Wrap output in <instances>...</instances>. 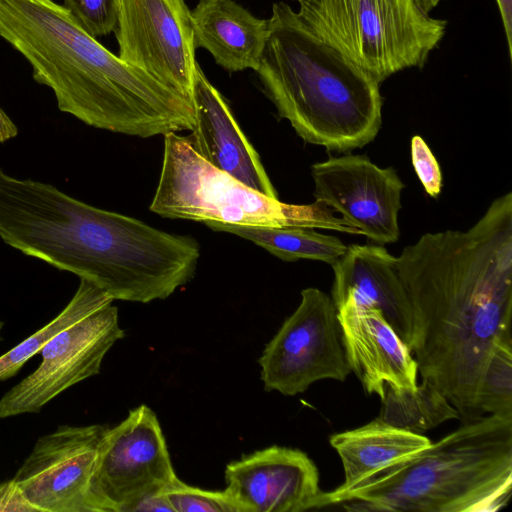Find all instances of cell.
Wrapping results in <instances>:
<instances>
[{"label": "cell", "instance_id": "10", "mask_svg": "<svg viewBox=\"0 0 512 512\" xmlns=\"http://www.w3.org/2000/svg\"><path fill=\"white\" fill-rule=\"evenodd\" d=\"M112 303L90 312L43 346L37 369L0 398V419L39 412L69 387L100 372L107 352L125 336Z\"/></svg>", "mask_w": 512, "mask_h": 512}, {"label": "cell", "instance_id": "2", "mask_svg": "<svg viewBox=\"0 0 512 512\" xmlns=\"http://www.w3.org/2000/svg\"><path fill=\"white\" fill-rule=\"evenodd\" d=\"M0 238L25 255L94 284L113 300H162L194 277L190 237L79 201L0 169Z\"/></svg>", "mask_w": 512, "mask_h": 512}, {"label": "cell", "instance_id": "23", "mask_svg": "<svg viewBox=\"0 0 512 512\" xmlns=\"http://www.w3.org/2000/svg\"><path fill=\"white\" fill-rule=\"evenodd\" d=\"M476 409L479 416H512V340L494 346L478 386Z\"/></svg>", "mask_w": 512, "mask_h": 512}, {"label": "cell", "instance_id": "32", "mask_svg": "<svg viewBox=\"0 0 512 512\" xmlns=\"http://www.w3.org/2000/svg\"><path fill=\"white\" fill-rule=\"evenodd\" d=\"M2 327H3V322L0 320V333H1Z\"/></svg>", "mask_w": 512, "mask_h": 512}, {"label": "cell", "instance_id": "17", "mask_svg": "<svg viewBox=\"0 0 512 512\" xmlns=\"http://www.w3.org/2000/svg\"><path fill=\"white\" fill-rule=\"evenodd\" d=\"M331 266L334 305L350 295L360 304L379 309L411 351L413 312L399 274L397 257L381 245L354 244L347 246L345 253Z\"/></svg>", "mask_w": 512, "mask_h": 512}, {"label": "cell", "instance_id": "6", "mask_svg": "<svg viewBox=\"0 0 512 512\" xmlns=\"http://www.w3.org/2000/svg\"><path fill=\"white\" fill-rule=\"evenodd\" d=\"M152 212L170 219L266 227L321 228L361 235L316 201L288 204L244 185L216 169L191 147L187 137L164 135V154Z\"/></svg>", "mask_w": 512, "mask_h": 512}, {"label": "cell", "instance_id": "18", "mask_svg": "<svg viewBox=\"0 0 512 512\" xmlns=\"http://www.w3.org/2000/svg\"><path fill=\"white\" fill-rule=\"evenodd\" d=\"M195 48H204L228 72L257 71L268 20L252 15L233 0H199L191 11Z\"/></svg>", "mask_w": 512, "mask_h": 512}, {"label": "cell", "instance_id": "27", "mask_svg": "<svg viewBox=\"0 0 512 512\" xmlns=\"http://www.w3.org/2000/svg\"><path fill=\"white\" fill-rule=\"evenodd\" d=\"M38 512L13 480L0 482V512Z\"/></svg>", "mask_w": 512, "mask_h": 512}, {"label": "cell", "instance_id": "8", "mask_svg": "<svg viewBox=\"0 0 512 512\" xmlns=\"http://www.w3.org/2000/svg\"><path fill=\"white\" fill-rule=\"evenodd\" d=\"M268 392H305L322 379L344 382L351 373L342 342L337 308L317 288L301 291L297 309L285 319L258 360Z\"/></svg>", "mask_w": 512, "mask_h": 512}, {"label": "cell", "instance_id": "28", "mask_svg": "<svg viewBox=\"0 0 512 512\" xmlns=\"http://www.w3.org/2000/svg\"><path fill=\"white\" fill-rule=\"evenodd\" d=\"M169 511L174 512L173 508L165 498L163 489L149 493L134 502L127 512H157Z\"/></svg>", "mask_w": 512, "mask_h": 512}, {"label": "cell", "instance_id": "14", "mask_svg": "<svg viewBox=\"0 0 512 512\" xmlns=\"http://www.w3.org/2000/svg\"><path fill=\"white\" fill-rule=\"evenodd\" d=\"M225 491L238 512L319 509L323 491L313 460L303 451L273 445L230 462Z\"/></svg>", "mask_w": 512, "mask_h": 512}, {"label": "cell", "instance_id": "21", "mask_svg": "<svg viewBox=\"0 0 512 512\" xmlns=\"http://www.w3.org/2000/svg\"><path fill=\"white\" fill-rule=\"evenodd\" d=\"M378 419L399 429L420 433L453 419L457 409L427 381L413 389L393 390L386 386Z\"/></svg>", "mask_w": 512, "mask_h": 512}, {"label": "cell", "instance_id": "29", "mask_svg": "<svg viewBox=\"0 0 512 512\" xmlns=\"http://www.w3.org/2000/svg\"><path fill=\"white\" fill-rule=\"evenodd\" d=\"M506 38L508 55L512 57V0H495Z\"/></svg>", "mask_w": 512, "mask_h": 512}, {"label": "cell", "instance_id": "12", "mask_svg": "<svg viewBox=\"0 0 512 512\" xmlns=\"http://www.w3.org/2000/svg\"><path fill=\"white\" fill-rule=\"evenodd\" d=\"M316 201L338 212L361 235L394 243L405 187L392 167L381 168L364 155L330 157L311 166Z\"/></svg>", "mask_w": 512, "mask_h": 512}, {"label": "cell", "instance_id": "13", "mask_svg": "<svg viewBox=\"0 0 512 512\" xmlns=\"http://www.w3.org/2000/svg\"><path fill=\"white\" fill-rule=\"evenodd\" d=\"M107 428L63 425L37 440L13 480L38 512H89L90 484Z\"/></svg>", "mask_w": 512, "mask_h": 512}, {"label": "cell", "instance_id": "19", "mask_svg": "<svg viewBox=\"0 0 512 512\" xmlns=\"http://www.w3.org/2000/svg\"><path fill=\"white\" fill-rule=\"evenodd\" d=\"M338 453L344 482L332 492L348 490L381 469L427 449L431 440L420 433L391 426L378 418L329 438Z\"/></svg>", "mask_w": 512, "mask_h": 512}, {"label": "cell", "instance_id": "26", "mask_svg": "<svg viewBox=\"0 0 512 512\" xmlns=\"http://www.w3.org/2000/svg\"><path fill=\"white\" fill-rule=\"evenodd\" d=\"M411 160L425 192L438 197L442 190V172L429 146L418 135L411 139Z\"/></svg>", "mask_w": 512, "mask_h": 512}, {"label": "cell", "instance_id": "30", "mask_svg": "<svg viewBox=\"0 0 512 512\" xmlns=\"http://www.w3.org/2000/svg\"><path fill=\"white\" fill-rule=\"evenodd\" d=\"M18 128L9 116L0 108V143L14 138Z\"/></svg>", "mask_w": 512, "mask_h": 512}, {"label": "cell", "instance_id": "7", "mask_svg": "<svg viewBox=\"0 0 512 512\" xmlns=\"http://www.w3.org/2000/svg\"><path fill=\"white\" fill-rule=\"evenodd\" d=\"M302 21L379 84L422 68L444 37L447 21L417 0H296Z\"/></svg>", "mask_w": 512, "mask_h": 512}, {"label": "cell", "instance_id": "31", "mask_svg": "<svg viewBox=\"0 0 512 512\" xmlns=\"http://www.w3.org/2000/svg\"><path fill=\"white\" fill-rule=\"evenodd\" d=\"M421 8L426 12L430 13L432 9H434L438 3L442 0H417Z\"/></svg>", "mask_w": 512, "mask_h": 512}, {"label": "cell", "instance_id": "20", "mask_svg": "<svg viewBox=\"0 0 512 512\" xmlns=\"http://www.w3.org/2000/svg\"><path fill=\"white\" fill-rule=\"evenodd\" d=\"M214 231L235 234L264 248L283 261L300 259L322 261L333 265L347 246L338 238L301 227H266L207 223Z\"/></svg>", "mask_w": 512, "mask_h": 512}, {"label": "cell", "instance_id": "22", "mask_svg": "<svg viewBox=\"0 0 512 512\" xmlns=\"http://www.w3.org/2000/svg\"><path fill=\"white\" fill-rule=\"evenodd\" d=\"M114 300L87 280L80 284L65 308L48 324L0 356V381L11 378L58 332L80 320L95 309Z\"/></svg>", "mask_w": 512, "mask_h": 512}, {"label": "cell", "instance_id": "1", "mask_svg": "<svg viewBox=\"0 0 512 512\" xmlns=\"http://www.w3.org/2000/svg\"><path fill=\"white\" fill-rule=\"evenodd\" d=\"M413 312L422 380L460 418L478 417V386L499 340H512V193L467 231L425 233L397 257Z\"/></svg>", "mask_w": 512, "mask_h": 512}, {"label": "cell", "instance_id": "25", "mask_svg": "<svg viewBox=\"0 0 512 512\" xmlns=\"http://www.w3.org/2000/svg\"><path fill=\"white\" fill-rule=\"evenodd\" d=\"M121 0H64V6L92 37L114 32Z\"/></svg>", "mask_w": 512, "mask_h": 512}, {"label": "cell", "instance_id": "24", "mask_svg": "<svg viewBox=\"0 0 512 512\" xmlns=\"http://www.w3.org/2000/svg\"><path fill=\"white\" fill-rule=\"evenodd\" d=\"M163 494L174 512H238L226 491L204 490L174 478Z\"/></svg>", "mask_w": 512, "mask_h": 512}, {"label": "cell", "instance_id": "3", "mask_svg": "<svg viewBox=\"0 0 512 512\" xmlns=\"http://www.w3.org/2000/svg\"><path fill=\"white\" fill-rule=\"evenodd\" d=\"M0 37L49 87L60 111L141 138L191 131L192 99L122 61L53 0H0Z\"/></svg>", "mask_w": 512, "mask_h": 512}, {"label": "cell", "instance_id": "9", "mask_svg": "<svg viewBox=\"0 0 512 512\" xmlns=\"http://www.w3.org/2000/svg\"><path fill=\"white\" fill-rule=\"evenodd\" d=\"M176 477L159 420L148 406L140 405L101 438L89 512H127Z\"/></svg>", "mask_w": 512, "mask_h": 512}, {"label": "cell", "instance_id": "11", "mask_svg": "<svg viewBox=\"0 0 512 512\" xmlns=\"http://www.w3.org/2000/svg\"><path fill=\"white\" fill-rule=\"evenodd\" d=\"M114 33L122 61L192 99L196 48L184 0H121Z\"/></svg>", "mask_w": 512, "mask_h": 512}, {"label": "cell", "instance_id": "16", "mask_svg": "<svg viewBox=\"0 0 512 512\" xmlns=\"http://www.w3.org/2000/svg\"><path fill=\"white\" fill-rule=\"evenodd\" d=\"M192 102L194 125L187 139L196 153L249 188L278 198L259 154L239 127L226 100L208 81L198 63Z\"/></svg>", "mask_w": 512, "mask_h": 512}, {"label": "cell", "instance_id": "5", "mask_svg": "<svg viewBox=\"0 0 512 512\" xmlns=\"http://www.w3.org/2000/svg\"><path fill=\"white\" fill-rule=\"evenodd\" d=\"M512 492V416L469 420L449 435L320 506L352 511L496 512Z\"/></svg>", "mask_w": 512, "mask_h": 512}, {"label": "cell", "instance_id": "4", "mask_svg": "<svg viewBox=\"0 0 512 512\" xmlns=\"http://www.w3.org/2000/svg\"><path fill=\"white\" fill-rule=\"evenodd\" d=\"M256 72L278 116L307 143L347 152L369 144L380 130V84L284 2L272 6Z\"/></svg>", "mask_w": 512, "mask_h": 512}, {"label": "cell", "instance_id": "15", "mask_svg": "<svg viewBox=\"0 0 512 512\" xmlns=\"http://www.w3.org/2000/svg\"><path fill=\"white\" fill-rule=\"evenodd\" d=\"M336 308L347 362L368 394L382 399L386 386L396 391L417 386V362L379 309L350 295Z\"/></svg>", "mask_w": 512, "mask_h": 512}]
</instances>
